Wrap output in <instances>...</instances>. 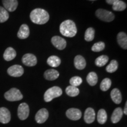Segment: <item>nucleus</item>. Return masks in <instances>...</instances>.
I'll return each instance as SVG.
<instances>
[{
  "label": "nucleus",
  "mask_w": 127,
  "mask_h": 127,
  "mask_svg": "<svg viewBox=\"0 0 127 127\" xmlns=\"http://www.w3.org/2000/svg\"><path fill=\"white\" fill-rule=\"evenodd\" d=\"M30 35V29L27 24H23L20 27L17 36L20 39H26Z\"/></svg>",
  "instance_id": "nucleus-17"
},
{
  "label": "nucleus",
  "mask_w": 127,
  "mask_h": 127,
  "mask_svg": "<svg viewBox=\"0 0 127 127\" xmlns=\"http://www.w3.org/2000/svg\"><path fill=\"white\" fill-rule=\"evenodd\" d=\"M2 4L7 11L13 12L17 9L18 3L17 0H2Z\"/></svg>",
  "instance_id": "nucleus-13"
},
{
  "label": "nucleus",
  "mask_w": 127,
  "mask_h": 127,
  "mask_svg": "<svg viewBox=\"0 0 127 127\" xmlns=\"http://www.w3.org/2000/svg\"><path fill=\"white\" fill-rule=\"evenodd\" d=\"M24 68L22 66L19 65H14L10 66L7 70L8 74L11 77H20L23 75Z\"/></svg>",
  "instance_id": "nucleus-7"
},
{
  "label": "nucleus",
  "mask_w": 127,
  "mask_h": 127,
  "mask_svg": "<svg viewBox=\"0 0 127 127\" xmlns=\"http://www.w3.org/2000/svg\"><path fill=\"white\" fill-rule=\"evenodd\" d=\"M127 102H126V103H125L124 109V111H123L124 113L126 115H127Z\"/></svg>",
  "instance_id": "nucleus-35"
},
{
  "label": "nucleus",
  "mask_w": 127,
  "mask_h": 127,
  "mask_svg": "<svg viewBox=\"0 0 127 127\" xmlns=\"http://www.w3.org/2000/svg\"><path fill=\"white\" fill-rule=\"evenodd\" d=\"M95 36V30L93 28L90 27L87 28L85 32V36L84 38L87 41H93Z\"/></svg>",
  "instance_id": "nucleus-29"
},
{
  "label": "nucleus",
  "mask_w": 127,
  "mask_h": 127,
  "mask_svg": "<svg viewBox=\"0 0 127 127\" xmlns=\"http://www.w3.org/2000/svg\"><path fill=\"white\" fill-rule=\"evenodd\" d=\"M74 65L77 69L82 70L86 66V61L81 55H77L74 58Z\"/></svg>",
  "instance_id": "nucleus-16"
},
{
  "label": "nucleus",
  "mask_w": 127,
  "mask_h": 127,
  "mask_svg": "<svg viewBox=\"0 0 127 127\" xmlns=\"http://www.w3.org/2000/svg\"><path fill=\"white\" fill-rule=\"evenodd\" d=\"M51 42L52 45L59 50H64L66 46V41L60 36H53L51 39Z\"/></svg>",
  "instance_id": "nucleus-8"
},
{
  "label": "nucleus",
  "mask_w": 127,
  "mask_h": 127,
  "mask_svg": "<svg viewBox=\"0 0 127 127\" xmlns=\"http://www.w3.org/2000/svg\"><path fill=\"white\" fill-rule=\"evenodd\" d=\"M9 18L8 12L4 7H0V23L6 22Z\"/></svg>",
  "instance_id": "nucleus-31"
},
{
  "label": "nucleus",
  "mask_w": 127,
  "mask_h": 127,
  "mask_svg": "<svg viewBox=\"0 0 127 127\" xmlns=\"http://www.w3.org/2000/svg\"><path fill=\"white\" fill-rule=\"evenodd\" d=\"M87 81L91 86H94L98 82V76L95 72H91L87 77Z\"/></svg>",
  "instance_id": "nucleus-24"
},
{
  "label": "nucleus",
  "mask_w": 127,
  "mask_h": 127,
  "mask_svg": "<svg viewBox=\"0 0 127 127\" xmlns=\"http://www.w3.org/2000/svg\"><path fill=\"white\" fill-rule=\"evenodd\" d=\"M105 46V45L104 42L100 41V42H98L94 44L91 48V50L94 52L102 51V50H104Z\"/></svg>",
  "instance_id": "nucleus-32"
},
{
  "label": "nucleus",
  "mask_w": 127,
  "mask_h": 127,
  "mask_svg": "<svg viewBox=\"0 0 127 127\" xmlns=\"http://www.w3.org/2000/svg\"><path fill=\"white\" fill-rule=\"evenodd\" d=\"M95 15L99 20L107 23L112 21L115 18V15L112 12L104 9H97L95 12Z\"/></svg>",
  "instance_id": "nucleus-5"
},
{
  "label": "nucleus",
  "mask_w": 127,
  "mask_h": 127,
  "mask_svg": "<svg viewBox=\"0 0 127 127\" xmlns=\"http://www.w3.org/2000/svg\"><path fill=\"white\" fill-rule=\"evenodd\" d=\"M117 41L119 45L122 48L127 50V35L126 33L124 32H120L117 35Z\"/></svg>",
  "instance_id": "nucleus-18"
},
{
  "label": "nucleus",
  "mask_w": 127,
  "mask_h": 127,
  "mask_svg": "<svg viewBox=\"0 0 127 127\" xmlns=\"http://www.w3.org/2000/svg\"><path fill=\"white\" fill-rule=\"evenodd\" d=\"M60 74L58 71L54 69H48L44 72V76L45 78L49 81H53L58 78L59 77Z\"/></svg>",
  "instance_id": "nucleus-19"
},
{
  "label": "nucleus",
  "mask_w": 127,
  "mask_h": 127,
  "mask_svg": "<svg viewBox=\"0 0 127 127\" xmlns=\"http://www.w3.org/2000/svg\"><path fill=\"white\" fill-rule=\"evenodd\" d=\"M66 115L68 118L73 121H77L81 118L82 113L81 111L77 108L68 109L66 112Z\"/></svg>",
  "instance_id": "nucleus-11"
},
{
  "label": "nucleus",
  "mask_w": 127,
  "mask_h": 127,
  "mask_svg": "<svg viewBox=\"0 0 127 127\" xmlns=\"http://www.w3.org/2000/svg\"><path fill=\"white\" fill-rule=\"evenodd\" d=\"M62 94H63V91L61 88L57 86L52 87L47 90L44 94V101L47 102H50L54 98L59 97Z\"/></svg>",
  "instance_id": "nucleus-3"
},
{
  "label": "nucleus",
  "mask_w": 127,
  "mask_h": 127,
  "mask_svg": "<svg viewBox=\"0 0 127 127\" xmlns=\"http://www.w3.org/2000/svg\"><path fill=\"white\" fill-rule=\"evenodd\" d=\"M118 68V63L116 60H113L111 61L106 67V71L109 73H113L117 70Z\"/></svg>",
  "instance_id": "nucleus-28"
},
{
  "label": "nucleus",
  "mask_w": 127,
  "mask_h": 127,
  "mask_svg": "<svg viewBox=\"0 0 127 127\" xmlns=\"http://www.w3.org/2000/svg\"><path fill=\"white\" fill-rule=\"evenodd\" d=\"M89 1H96V0H89Z\"/></svg>",
  "instance_id": "nucleus-36"
},
{
  "label": "nucleus",
  "mask_w": 127,
  "mask_h": 127,
  "mask_svg": "<svg viewBox=\"0 0 127 127\" xmlns=\"http://www.w3.org/2000/svg\"><path fill=\"white\" fill-rule=\"evenodd\" d=\"M105 1L107 4H108L109 5H113L114 3L117 2L119 0H105Z\"/></svg>",
  "instance_id": "nucleus-34"
},
{
  "label": "nucleus",
  "mask_w": 127,
  "mask_h": 127,
  "mask_svg": "<svg viewBox=\"0 0 127 127\" xmlns=\"http://www.w3.org/2000/svg\"><path fill=\"white\" fill-rule=\"evenodd\" d=\"M5 98L8 101H18L23 98V95L17 88H12L6 92L4 94Z\"/></svg>",
  "instance_id": "nucleus-4"
},
{
  "label": "nucleus",
  "mask_w": 127,
  "mask_h": 127,
  "mask_svg": "<svg viewBox=\"0 0 127 127\" xmlns=\"http://www.w3.org/2000/svg\"><path fill=\"white\" fill-rule=\"evenodd\" d=\"M60 30L61 34L66 37H74L77 32L75 23L70 20L63 21L60 25Z\"/></svg>",
  "instance_id": "nucleus-2"
},
{
  "label": "nucleus",
  "mask_w": 127,
  "mask_h": 127,
  "mask_svg": "<svg viewBox=\"0 0 127 127\" xmlns=\"http://www.w3.org/2000/svg\"><path fill=\"white\" fill-rule=\"evenodd\" d=\"M16 55H17V53L13 48L8 47L5 51L3 57L5 61H9L14 60L15 58Z\"/></svg>",
  "instance_id": "nucleus-20"
},
{
  "label": "nucleus",
  "mask_w": 127,
  "mask_h": 127,
  "mask_svg": "<svg viewBox=\"0 0 127 127\" xmlns=\"http://www.w3.org/2000/svg\"><path fill=\"white\" fill-rule=\"evenodd\" d=\"M111 86V81L109 78H106L102 81L100 84V89L102 91H107Z\"/></svg>",
  "instance_id": "nucleus-30"
},
{
  "label": "nucleus",
  "mask_w": 127,
  "mask_h": 127,
  "mask_svg": "<svg viewBox=\"0 0 127 127\" xmlns=\"http://www.w3.org/2000/svg\"><path fill=\"white\" fill-rule=\"evenodd\" d=\"M95 112L92 108H88L84 113V120L87 124H91L95 121Z\"/></svg>",
  "instance_id": "nucleus-14"
},
{
  "label": "nucleus",
  "mask_w": 127,
  "mask_h": 127,
  "mask_svg": "<svg viewBox=\"0 0 127 127\" xmlns=\"http://www.w3.org/2000/svg\"><path fill=\"white\" fill-rule=\"evenodd\" d=\"M82 79L81 78L79 77H77V76L72 77L70 79V80H69V83H70L71 85L76 87L80 85L81 84H82Z\"/></svg>",
  "instance_id": "nucleus-33"
},
{
  "label": "nucleus",
  "mask_w": 127,
  "mask_h": 127,
  "mask_svg": "<svg viewBox=\"0 0 127 127\" xmlns=\"http://www.w3.org/2000/svg\"><path fill=\"white\" fill-rule=\"evenodd\" d=\"M123 110L121 108L118 107L114 109L113 113L111 116V121L112 123H118L121 120L123 115Z\"/></svg>",
  "instance_id": "nucleus-15"
},
{
  "label": "nucleus",
  "mask_w": 127,
  "mask_h": 127,
  "mask_svg": "<svg viewBox=\"0 0 127 127\" xmlns=\"http://www.w3.org/2000/svg\"><path fill=\"white\" fill-rule=\"evenodd\" d=\"M108 60L109 58L107 56V55H101V56L98 57V58L95 60V65L97 66H99V67H101V66H104L105 65L108 63Z\"/></svg>",
  "instance_id": "nucleus-27"
},
{
  "label": "nucleus",
  "mask_w": 127,
  "mask_h": 127,
  "mask_svg": "<svg viewBox=\"0 0 127 127\" xmlns=\"http://www.w3.org/2000/svg\"><path fill=\"white\" fill-rule=\"evenodd\" d=\"M111 97L116 104H120L122 101L121 93L118 88H114L111 93Z\"/></svg>",
  "instance_id": "nucleus-21"
},
{
  "label": "nucleus",
  "mask_w": 127,
  "mask_h": 127,
  "mask_svg": "<svg viewBox=\"0 0 127 127\" xmlns=\"http://www.w3.org/2000/svg\"><path fill=\"white\" fill-rule=\"evenodd\" d=\"M22 62L25 65L28 66H33L36 65L37 63L36 57L32 54H26L24 55L22 58Z\"/></svg>",
  "instance_id": "nucleus-9"
},
{
  "label": "nucleus",
  "mask_w": 127,
  "mask_h": 127,
  "mask_svg": "<svg viewBox=\"0 0 127 127\" xmlns=\"http://www.w3.org/2000/svg\"><path fill=\"white\" fill-rule=\"evenodd\" d=\"M97 120L100 124H104L107 120V114L105 109H101L97 114Z\"/></svg>",
  "instance_id": "nucleus-25"
},
{
  "label": "nucleus",
  "mask_w": 127,
  "mask_h": 127,
  "mask_svg": "<svg viewBox=\"0 0 127 127\" xmlns=\"http://www.w3.org/2000/svg\"><path fill=\"white\" fill-rule=\"evenodd\" d=\"M11 120V113L7 108H0V123L8 124Z\"/></svg>",
  "instance_id": "nucleus-12"
},
{
  "label": "nucleus",
  "mask_w": 127,
  "mask_h": 127,
  "mask_svg": "<svg viewBox=\"0 0 127 127\" xmlns=\"http://www.w3.org/2000/svg\"><path fill=\"white\" fill-rule=\"evenodd\" d=\"M126 8V3L123 1H121V0H119L112 5V9L116 11H122L125 10Z\"/></svg>",
  "instance_id": "nucleus-26"
},
{
  "label": "nucleus",
  "mask_w": 127,
  "mask_h": 127,
  "mask_svg": "<svg viewBox=\"0 0 127 127\" xmlns=\"http://www.w3.org/2000/svg\"><path fill=\"white\" fill-rule=\"evenodd\" d=\"M30 114L29 106L26 103H21L18 108V116L21 120H25L28 118Z\"/></svg>",
  "instance_id": "nucleus-6"
},
{
  "label": "nucleus",
  "mask_w": 127,
  "mask_h": 127,
  "mask_svg": "<svg viewBox=\"0 0 127 127\" xmlns=\"http://www.w3.org/2000/svg\"><path fill=\"white\" fill-rule=\"evenodd\" d=\"M30 19L33 23L38 25L46 24L50 20L48 12L42 8H36L30 13Z\"/></svg>",
  "instance_id": "nucleus-1"
},
{
  "label": "nucleus",
  "mask_w": 127,
  "mask_h": 127,
  "mask_svg": "<svg viewBox=\"0 0 127 127\" xmlns=\"http://www.w3.org/2000/svg\"><path fill=\"white\" fill-rule=\"evenodd\" d=\"M49 113L47 109L42 108L36 112L35 117V121L38 124H42L45 123L47 119L48 118Z\"/></svg>",
  "instance_id": "nucleus-10"
},
{
  "label": "nucleus",
  "mask_w": 127,
  "mask_h": 127,
  "mask_svg": "<svg viewBox=\"0 0 127 127\" xmlns=\"http://www.w3.org/2000/svg\"><path fill=\"white\" fill-rule=\"evenodd\" d=\"M65 92L68 96H71V97L77 96L79 94V89L77 87L72 86V85H69V86L66 87Z\"/></svg>",
  "instance_id": "nucleus-23"
},
{
  "label": "nucleus",
  "mask_w": 127,
  "mask_h": 127,
  "mask_svg": "<svg viewBox=\"0 0 127 127\" xmlns=\"http://www.w3.org/2000/svg\"><path fill=\"white\" fill-rule=\"evenodd\" d=\"M61 60L58 57L55 55L50 56L47 60V64L48 65L53 68L58 67L61 64Z\"/></svg>",
  "instance_id": "nucleus-22"
}]
</instances>
